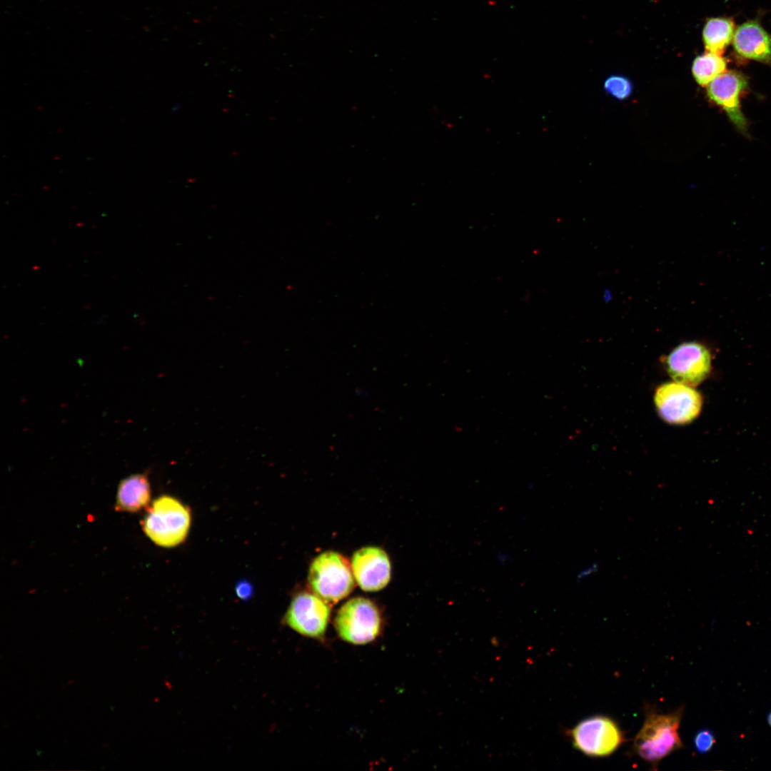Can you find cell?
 <instances>
[{
  "instance_id": "6da1fadb",
  "label": "cell",
  "mask_w": 771,
  "mask_h": 771,
  "mask_svg": "<svg viewBox=\"0 0 771 771\" xmlns=\"http://www.w3.org/2000/svg\"><path fill=\"white\" fill-rule=\"evenodd\" d=\"M141 526L144 533L156 545L173 548L182 543L188 534L190 509L178 499L161 495L147 508Z\"/></svg>"
},
{
  "instance_id": "7a4b0ae2",
  "label": "cell",
  "mask_w": 771,
  "mask_h": 771,
  "mask_svg": "<svg viewBox=\"0 0 771 771\" xmlns=\"http://www.w3.org/2000/svg\"><path fill=\"white\" fill-rule=\"evenodd\" d=\"M682 709L669 714L647 713L636 735L633 749L645 761L656 765L664 757L683 747L678 733Z\"/></svg>"
},
{
  "instance_id": "3957f363",
  "label": "cell",
  "mask_w": 771,
  "mask_h": 771,
  "mask_svg": "<svg viewBox=\"0 0 771 771\" xmlns=\"http://www.w3.org/2000/svg\"><path fill=\"white\" fill-rule=\"evenodd\" d=\"M352 568L341 554L327 551L312 562L308 583L313 593L329 605H334L353 590Z\"/></svg>"
},
{
  "instance_id": "277c9868",
  "label": "cell",
  "mask_w": 771,
  "mask_h": 771,
  "mask_svg": "<svg viewBox=\"0 0 771 771\" xmlns=\"http://www.w3.org/2000/svg\"><path fill=\"white\" fill-rule=\"evenodd\" d=\"M338 636L352 645H366L381 634L382 619L377 606L370 600L357 597L338 610L334 620Z\"/></svg>"
},
{
  "instance_id": "5b68a950",
  "label": "cell",
  "mask_w": 771,
  "mask_h": 771,
  "mask_svg": "<svg viewBox=\"0 0 771 771\" xmlns=\"http://www.w3.org/2000/svg\"><path fill=\"white\" fill-rule=\"evenodd\" d=\"M569 735L575 749L595 757L610 755L625 740L618 724L603 715L581 720L569 731Z\"/></svg>"
},
{
  "instance_id": "8992f818",
  "label": "cell",
  "mask_w": 771,
  "mask_h": 771,
  "mask_svg": "<svg viewBox=\"0 0 771 771\" xmlns=\"http://www.w3.org/2000/svg\"><path fill=\"white\" fill-rule=\"evenodd\" d=\"M329 605L316 594L300 593L293 598L284 623L303 636L323 640L330 618Z\"/></svg>"
},
{
  "instance_id": "52a82bcc",
  "label": "cell",
  "mask_w": 771,
  "mask_h": 771,
  "mask_svg": "<svg viewBox=\"0 0 771 771\" xmlns=\"http://www.w3.org/2000/svg\"><path fill=\"white\" fill-rule=\"evenodd\" d=\"M654 401L660 415L666 422L685 424L700 413L702 399L692 386L679 383H667L656 390Z\"/></svg>"
},
{
  "instance_id": "ba28073f",
  "label": "cell",
  "mask_w": 771,
  "mask_h": 771,
  "mask_svg": "<svg viewBox=\"0 0 771 771\" xmlns=\"http://www.w3.org/2000/svg\"><path fill=\"white\" fill-rule=\"evenodd\" d=\"M666 366L669 375L675 382L695 386L705 380L710 373V353L700 343L684 342L669 353Z\"/></svg>"
},
{
  "instance_id": "9c48e42d",
  "label": "cell",
  "mask_w": 771,
  "mask_h": 771,
  "mask_svg": "<svg viewBox=\"0 0 771 771\" xmlns=\"http://www.w3.org/2000/svg\"><path fill=\"white\" fill-rule=\"evenodd\" d=\"M709 98L720 106L732 123L743 133H747V123L740 104V96L747 87L746 77L736 71H725L707 85Z\"/></svg>"
},
{
  "instance_id": "30bf717a",
  "label": "cell",
  "mask_w": 771,
  "mask_h": 771,
  "mask_svg": "<svg viewBox=\"0 0 771 771\" xmlns=\"http://www.w3.org/2000/svg\"><path fill=\"white\" fill-rule=\"evenodd\" d=\"M351 568L354 578L365 591L384 588L390 578V563L386 553L377 547H366L353 555Z\"/></svg>"
},
{
  "instance_id": "8fae6325",
  "label": "cell",
  "mask_w": 771,
  "mask_h": 771,
  "mask_svg": "<svg viewBox=\"0 0 771 771\" xmlns=\"http://www.w3.org/2000/svg\"><path fill=\"white\" fill-rule=\"evenodd\" d=\"M732 45L743 58L771 63V34L756 20H748L737 27Z\"/></svg>"
},
{
  "instance_id": "7c38bea8",
  "label": "cell",
  "mask_w": 771,
  "mask_h": 771,
  "mask_svg": "<svg viewBox=\"0 0 771 771\" xmlns=\"http://www.w3.org/2000/svg\"><path fill=\"white\" fill-rule=\"evenodd\" d=\"M151 495L147 475H131L123 479L118 486L114 508L119 512H138L149 505Z\"/></svg>"
},
{
  "instance_id": "4fadbf2b",
  "label": "cell",
  "mask_w": 771,
  "mask_h": 771,
  "mask_svg": "<svg viewBox=\"0 0 771 771\" xmlns=\"http://www.w3.org/2000/svg\"><path fill=\"white\" fill-rule=\"evenodd\" d=\"M735 21L730 17L708 19L702 29V40L707 51L722 55L732 41Z\"/></svg>"
},
{
  "instance_id": "5bb4252c",
  "label": "cell",
  "mask_w": 771,
  "mask_h": 771,
  "mask_svg": "<svg viewBox=\"0 0 771 771\" xmlns=\"http://www.w3.org/2000/svg\"><path fill=\"white\" fill-rule=\"evenodd\" d=\"M727 61L717 54L706 51L693 60L692 74L696 82L705 86L726 71Z\"/></svg>"
},
{
  "instance_id": "9a60e30c",
  "label": "cell",
  "mask_w": 771,
  "mask_h": 771,
  "mask_svg": "<svg viewBox=\"0 0 771 771\" xmlns=\"http://www.w3.org/2000/svg\"><path fill=\"white\" fill-rule=\"evenodd\" d=\"M604 88L610 96L623 100L630 96L633 84L626 77L620 75L609 76L605 81Z\"/></svg>"
},
{
  "instance_id": "2e32d148",
  "label": "cell",
  "mask_w": 771,
  "mask_h": 771,
  "mask_svg": "<svg viewBox=\"0 0 771 771\" xmlns=\"http://www.w3.org/2000/svg\"><path fill=\"white\" fill-rule=\"evenodd\" d=\"M715 739L712 732L703 729L697 732L694 737V745L699 753H706L713 747Z\"/></svg>"
},
{
  "instance_id": "e0dca14e",
  "label": "cell",
  "mask_w": 771,
  "mask_h": 771,
  "mask_svg": "<svg viewBox=\"0 0 771 771\" xmlns=\"http://www.w3.org/2000/svg\"><path fill=\"white\" fill-rule=\"evenodd\" d=\"M600 569V564L597 561H593L588 565L582 568L576 574V580L580 583L585 580L588 578L595 575L598 572Z\"/></svg>"
},
{
  "instance_id": "ac0fdd59",
  "label": "cell",
  "mask_w": 771,
  "mask_h": 771,
  "mask_svg": "<svg viewBox=\"0 0 771 771\" xmlns=\"http://www.w3.org/2000/svg\"><path fill=\"white\" fill-rule=\"evenodd\" d=\"M236 593L240 598L246 599L251 593V586L247 583H241L236 587Z\"/></svg>"
},
{
  "instance_id": "d6986e66",
  "label": "cell",
  "mask_w": 771,
  "mask_h": 771,
  "mask_svg": "<svg viewBox=\"0 0 771 771\" xmlns=\"http://www.w3.org/2000/svg\"><path fill=\"white\" fill-rule=\"evenodd\" d=\"M497 560L500 565H503L512 560V558L510 555L502 553L497 555Z\"/></svg>"
},
{
  "instance_id": "ffe728a7",
  "label": "cell",
  "mask_w": 771,
  "mask_h": 771,
  "mask_svg": "<svg viewBox=\"0 0 771 771\" xmlns=\"http://www.w3.org/2000/svg\"><path fill=\"white\" fill-rule=\"evenodd\" d=\"M767 721H768L769 725L771 726V712L769 714V715L767 717Z\"/></svg>"
}]
</instances>
